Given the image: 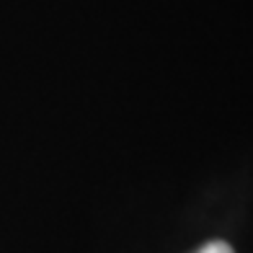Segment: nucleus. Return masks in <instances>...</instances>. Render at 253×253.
I'll list each match as a JSON object with an SVG mask.
<instances>
[{"label":"nucleus","mask_w":253,"mask_h":253,"mask_svg":"<svg viewBox=\"0 0 253 253\" xmlns=\"http://www.w3.org/2000/svg\"><path fill=\"white\" fill-rule=\"evenodd\" d=\"M197 253H233V248H230L227 243H222V240H212V243L202 246Z\"/></svg>","instance_id":"1"}]
</instances>
